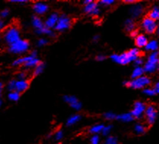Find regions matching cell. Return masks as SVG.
Listing matches in <instances>:
<instances>
[{
	"mask_svg": "<svg viewBox=\"0 0 159 144\" xmlns=\"http://www.w3.org/2000/svg\"><path fill=\"white\" fill-rule=\"evenodd\" d=\"M2 40V37H1L0 36V43H1V41Z\"/></svg>",
	"mask_w": 159,
	"mask_h": 144,
	"instance_id": "54",
	"label": "cell"
},
{
	"mask_svg": "<svg viewBox=\"0 0 159 144\" xmlns=\"http://www.w3.org/2000/svg\"><path fill=\"white\" fill-rule=\"evenodd\" d=\"M143 93L145 96H147V97H153V96H155V95L157 94L156 91L154 89V87L152 88L149 87V86H148V87L143 89Z\"/></svg>",
	"mask_w": 159,
	"mask_h": 144,
	"instance_id": "31",
	"label": "cell"
},
{
	"mask_svg": "<svg viewBox=\"0 0 159 144\" xmlns=\"http://www.w3.org/2000/svg\"><path fill=\"white\" fill-rule=\"evenodd\" d=\"M35 58H38V50H33L31 52H30L29 55H24V56H21L18 59H15V61H13V62L11 63V66L13 67H19V66H23L25 63H27L28 62H29L31 59H35Z\"/></svg>",
	"mask_w": 159,
	"mask_h": 144,
	"instance_id": "12",
	"label": "cell"
},
{
	"mask_svg": "<svg viewBox=\"0 0 159 144\" xmlns=\"http://www.w3.org/2000/svg\"><path fill=\"white\" fill-rule=\"evenodd\" d=\"M30 22H31V25L33 27L35 33H38V31H40V30H42L46 27L44 24V21L42 19L41 17L38 16L36 15H33L31 17Z\"/></svg>",
	"mask_w": 159,
	"mask_h": 144,
	"instance_id": "16",
	"label": "cell"
},
{
	"mask_svg": "<svg viewBox=\"0 0 159 144\" xmlns=\"http://www.w3.org/2000/svg\"><path fill=\"white\" fill-rule=\"evenodd\" d=\"M113 128H114V126H113V124H111L104 125V129H103L102 132H101V134L106 137L111 136V132H112Z\"/></svg>",
	"mask_w": 159,
	"mask_h": 144,
	"instance_id": "32",
	"label": "cell"
},
{
	"mask_svg": "<svg viewBox=\"0 0 159 144\" xmlns=\"http://www.w3.org/2000/svg\"><path fill=\"white\" fill-rule=\"evenodd\" d=\"M28 77H29V74H28V71H21L16 74V80H28Z\"/></svg>",
	"mask_w": 159,
	"mask_h": 144,
	"instance_id": "37",
	"label": "cell"
},
{
	"mask_svg": "<svg viewBox=\"0 0 159 144\" xmlns=\"http://www.w3.org/2000/svg\"><path fill=\"white\" fill-rule=\"evenodd\" d=\"M9 2L21 3V5H26V3L30 2V1H28V0H9Z\"/></svg>",
	"mask_w": 159,
	"mask_h": 144,
	"instance_id": "44",
	"label": "cell"
},
{
	"mask_svg": "<svg viewBox=\"0 0 159 144\" xmlns=\"http://www.w3.org/2000/svg\"><path fill=\"white\" fill-rule=\"evenodd\" d=\"M5 27H6V24L2 19H0V31L1 30H5Z\"/></svg>",
	"mask_w": 159,
	"mask_h": 144,
	"instance_id": "47",
	"label": "cell"
},
{
	"mask_svg": "<svg viewBox=\"0 0 159 144\" xmlns=\"http://www.w3.org/2000/svg\"><path fill=\"white\" fill-rule=\"evenodd\" d=\"M20 98H21V94L16 90L9 92L8 94V99L11 102H18Z\"/></svg>",
	"mask_w": 159,
	"mask_h": 144,
	"instance_id": "30",
	"label": "cell"
},
{
	"mask_svg": "<svg viewBox=\"0 0 159 144\" xmlns=\"http://www.w3.org/2000/svg\"><path fill=\"white\" fill-rule=\"evenodd\" d=\"M142 30L147 34H154L156 33L157 27H158V22L151 19L149 17L145 16L142 19L140 24Z\"/></svg>",
	"mask_w": 159,
	"mask_h": 144,
	"instance_id": "7",
	"label": "cell"
},
{
	"mask_svg": "<svg viewBox=\"0 0 159 144\" xmlns=\"http://www.w3.org/2000/svg\"><path fill=\"white\" fill-rule=\"evenodd\" d=\"M36 34L39 35V36L43 35V36L47 37V38L48 37V38H50V39L56 38L57 36V32H56L55 30H52V29H49V28H46V27L42 29V30H40V31H38V33H36Z\"/></svg>",
	"mask_w": 159,
	"mask_h": 144,
	"instance_id": "21",
	"label": "cell"
},
{
	"mask_svg": "<svg viewBox=\"0 0 159 144\" xmlns=\"http://www.w3.org/2000/svg\"><path fill=\"white\" fill-rule=\"evenodd\" d=\"M158 110L154 105L147 106L144 116L145 117V120H146V123L148 124V125H149V126L153 125L158 118Z\"/></svg>",
	"mask_w": 159,
	"mask_h": 144,
	"instance_id": "8",
	"label": "cell"
},
{
	"mask_svg": "<svg viewBox=\"0 0 159 144\" xmlns=\"http://www.w3.org/2000/svg\"><path fill=\"white\" fill-rule=\"evenodd\" d=\"M104 124L102 123H98L92 125V126L90 127L89 128V132L91 133V135H94V134H100L102 132L103 129H104Z\"/></svg>",
	"mask_w": 159,
	"mask_h": 144,
	"instance_id": "25",
	"label": "cell"
},
{
	"mask_svg": "<svg viewBox=\"0 0 159 144\" xmlns=\"http://www.w3.org/2000/svg\"><path fill=\"white\" fill-rule=\"evenodd\" d=\"M53 137L55 140L57 141H60L64 137V131L62 130H57L55 133H53Z\"/></svg>",
	"mask_w": 159,
	"mask_h": 144,
	"instance_id": "38",
	"label": "cell"
},
{
	"mask_svg": "<svg viewBox=\"0 0 159 144\" xmlns=\"http://www.w3.org/2000/svg\"><path fill=\"white\" fill-rule=\"evenodd\" d=\"M91 2H92V0H84V1L82 2V5L84 6H86V5L89 4Z\"/></svg>",
	"mask_w": 159,
	"mask_h": 144,
	"instance_id": "49",
	"label": "cell"
},
{
	"mask_svg": "<svg viewBox=\"0 0 159 144\" xmlns=\"http://www.w3.org/2000/svg\"><path fill=\"white\" fill-rule=\"evenodd\" d=\"M2 39L8 46L11 45L21 39V30L18 25L11 24L5 28V30H3Z\"/></svg>",
	"mask_w": 159,
	"mask_h": 144,
	"instance_id": "2",
	"label": "cell"
},
{
	"mask_svg": "<svg viewBox=\"0 0 159 144\" xmlns=\"http://www.w3.org/2000/svg\"><path fill=\"white\" fill-rule=\"evenodd\" d=\"M158 71L159 72V61H158Z\"/></svg>",
	"mask_w": 159,
	"mask_h": 144,
	"instance_id": "55",
	"label": "cell"
},
{
	"mask_svg": "<svg viewBox=\"0 0 159 144\" xmlns=\"http://www.w3.org/2000/svg\"><path fill=\"white\" fill-rule=\"evenodd\" d=\"M83 11L86 15L91 17H98L101 15V7L98 2L92 1L89 4L86 5L83 7Z\"/></svg>",
	"mask_w": 159,
	"mask_h": 144,
	"instance_id": "11",
	"label": "cell"
},
{
	"mask_svg": "<svg viewBox=\"0 0 159 144\" xmlns=\"http://www.w3.org/2000/svg\"><path fill=\"white\" fill-rule=\"evenodd\" d=\"M100 40V35L99 34H95L92 37V42L94 43H98Z\"/></svg>",
	"mask_w": 159,
	"mask_h": 144,
	"instance_id": "46",
	"label": "cell"
},
{
	"mask_svg": "<svg viewBox=\"0 0 159 144\" xmlns=\"http://www.w3.org/2000/svg\"><path fill=\"white\" fill-rule=\"evenodd\" d=\"M2 95L0 94V107L2 106Z\"/></svg>",
	"mask_w": 159,
	"mask_h": 144,
	"instance_id": "53",
	"label": "cell"
},
{
	"mask_svg": "<svg viewBox=\"0 0 159 144\" xmlns=\"http://www.w3.org/2000/svg\"><path fill=\"white\" fill-rule=\"evenodd\" d=\"M90 144H101V137L98 134L91 135L90 137Z\"/></svg>",
	"mask_w": 159,
	"mask_h": 144,
	"instance_id": "40",
	"label": "cell"
},
{
	"mask_svg": "<svg viewBox=\"0 0 159 144\" xmlns=\"http://www.w3.org/2000/svg\"><path fill=\"white\" fill-rule=\"evenodd\" d=\"M147 128L143 123H136L133 127V132L136 135H143L146 133Z\"/></svg>",
	"mask_w": 159,
	"mask_h": 144,
	"instance_id": "26",
	"label": "cell"
},
{
	"mask_svg": "<svg viewBox=\"0 0 159 144\" xmlns=\"http://www.w3.org/2000/svg\"><path fill=\"white\" fill-rule=\"evenodd\" d=\"M10 14V11L8 8H5V9H3L2 11L0 12V17H1V19H2V18H6L8 17V15Z\"/></svg>",
	"mask_w": 159,
	"mask_h": 144,
	"instance_id": "42",
	"label": "cell"
},
{
	"mask_svg": "<svg viewBox=\"0 0 159 144\" xmlns=\"http://www.w3.org/2000/svg\"><path fill=\"white\" fill-rule=\"evenodd\" d=\"M156 33H157V35H158V36L159 37V23H158V27H157Z\"/></svg>",
	"mask_w": 159,
	"mask_h": 144,
	"instance_id": "52",
	"label": "cell"
},
{
	"mask_svg": "<svg viewBox=\"0 0 159 144\" xmlns=\"http://www.w3.org/2000/svg\"><path fill=\"white\" fill-rule=\"evenodd\" d=\"M145 72L143 67H134L133 70L132 71L131 77L132 79H136L138 77L145 75Z\"/></svg>",
	"mask_w": 159,
	"mask_h": 144,
	"instance_id": "29",
	"label": "cell"
},
{
	"mask_svg": "<svg viewBox=\"0 0 159 144\" xmlns=\"http://www.w3.org/2000/svg\"><path fill=\"white\" fill-rule=\"evenodd\" d=\"M3 87H4V85H3V84L2 82H0V94H1L2 91L3 89Z\"/></svg>",
	"mask_w": 159,
	"mask_h": 144,
	"instance_id": "51",
	"label": "cell"
},
{
	"mask_svg": "<svg viewBox=\"0 0 159 144\" xmlns=\"http://www.w3.org/2000/svg\"><path fill=\"white\" fill-rule=\"evenodd\" d=\"M107 59V56L104 54H98V55H96L95 60L98 62H104Z\"/></svg>",
	"mask_w": 159,
	"mask_h": 144,
	"instance_id": "43",
	"label": "cell"
},
{
	"mask_svg": "<svg viewBox=\"0 0 159 144\" xmlns=\"http://www.w3.org/2000/svg\"><path fill=\"white\" fill-rule=\"evenodd\" d=\"M54 144H62V143H60V142H58V143H54Z\"/></svg>",
	"mask_w": 159,
	"mask_h": 144,
	"instance_id": "56",
	"label": "cell"
},
{
	"mask_svg": "<svg viewBox=\"0 0 159 144\" xmlns=\"http://www.w3.org/2000/svg\"><path fill=\"white\" fill-rule=\"evenodd\" d=\"M159 61V52H151L147 57L146 61L143 65L145 73L148 74H154L158 71V64Z\"/></svg>",
	"mask_w": 159,
	"mask_h": 144,
	"instance_id": "5",
	"label": "cell"
},
{
	"mask_svg": "<svg viewBox=\"0 0 159 144\" xmlns=\"http://www.w3.org/2000/svg\"><path fill=\"white\" fill-rule=\"evenodd\" d=\"M103 144H119V141H118L117 137L111 135L106 137L104 143Z\"/></svg>",
	"mask_w": 159,
	"mask_h": 144,
	"instance_id": "36",
	"label": "cell"
},
{
	"mask_svg": "<svg viewBox=\"0 0 159 144\" xmlns=\"http://www.w3.org/2000/svg\"><path fill=\"white\" fill-rule=\"evenodd\" d=\"M124 2L125 3H128V4H131V3H133V4H135V3H136V1H134V0H125Z\"/></svg>",
	"mask_w": 159,
	"mask_h": 144,
	"instance_id": "50",
	"label": "cell"
},
{
	"mask_svg": "<svg viewBox=\"0 0 159 144\" xmlns=\"http://www.w3.org/2000/svg\"><path fill=\"white\" fill-rule=\"evenodd\" d=\"M32 9L35 15L38 16H42L47 14L50 10V6L44 2H35L32 6Z\"/></svg>",
	"mask_w": 159,
	"mask_h": 144,
	"instance_id": "13",
	"label": "cell"
},
{
	"mask_svg": "<svg viewBox=\"0 0 159 144\" xmlns=\"http://www.w3.org/2000/svg\"><path fill=\"white\" fill-rule=\"evenodd\" d=\"M116 120L120 122L123 123H130L135 120L131 112H124L116 115Z\"/></svg>",
	"mask_w": 159,
	"mask_h": 144,
	"instance_id": "20",
	"label": "cell"
},
{
	"mask_svg": "<svg viewBox=\"0 0 159 144\" xmlns=\"http://www.w3.org/2000/svg\"><path fill=\"white\" fill-rule=\"evenodd\" d=\"M30 49V42L26 39H20L15 43L8 46V52L15 55H22L26 53Z\"/></svg>",
	"mask_w": 159,
	"mask_h": 144,
	"instance_id": "4",
	"label": "cell"
},
{
	"mask_svg": "<svg viewBox=\"0 0 159 144\" xmlns=\"http://www.w3.org/2000/svg\"><path fill=\"white\" fill-rule=\"evenodd\" d=\"M146 107L147 106L145 103L142 101H136L133 104V108L130 112L135 119H140L144 116Z\"/></svg>",
	"mask_w": 159,
	"mask_h": 144,
	"instance_id": "9",
	"label": "cell"
},
{
	"mask_svg": "<svg viewBox=\"0 0 159 144\" xmlns=\"http://www.w3.org/2000/svg\"><path fill=\"white\" fill-rule=\"evenodd\" d=\"M152 80L148 76L143 75L131 81H124L123 84L125 86L131 88L133 89H144L151 84Z\"/></svg>",
	"mask_w": 159,
	"mask_h": 144,
	"instance_id": "3",
	"label": "cell"
},
{
	"mask_svg": "<svg viewBox=\"0 0 159 144\" xmlns=\"http://www.w3.org/2000/svg\"><path fill=\"white\" fill-rule=\"evenodd\" d=\"M15 86H16V79L10 80L7 84V89L9 92L15 90Z\"/></svg>",
	"mask_w": 159,
	"mask_h": 144,
	"instance_id": "39",
	"label": "cell"
},
{
	"mask_svg": "<svg viewBox=\"0 0 159 144\" xmlns=\"http://www.w3.org/2000/svg\"><path fill=\"white\" fill-rule=\"evenodd\" d=\"M40 61L41 60H40L39 58H35V59H31V60H30L29 62H28L27 63H25V65H23L24 68L27 71L30 70V69H32V68L34 69L39 63H40Z\"/></svg>",
	"mask_w": 159,
	"mask_h": 144,
	"instance_id": "27",
	"label": "cell"
},
{
	"mask_svg": "<svg viewBox=\"0 0 159 144\" xmlns=\"http://www.w3.org/2000/svg\"><path fill=\"white\" fill-rule=\"evenodd\" d=\"M154 89L156 91L157 94H159V80L157 81V82L155 84V86H154Z\"/></svg>",
	"mask_w": 159,
	"mask_h": 144,
	"instance_id": "48",
	"label": "cell"
},
{
	"mask_svg": "<svg viewBox=\"0 0 159 144\" xmlns=\"http://www.w3.org/2000/svg\"><path fill=\"white\" fill-rule=\"evenodd\" d=\"M145 50L146 52H158L159 50V42L157 40H148V43L145 46Z\"/></svg>",
	"mask_w": 159,
	"mask_h": 144,
	"instance_id": "19",
	"label": "cell"
},
{
	"mask_svg": "<svg viewBox=\"0 0 159 144\" xmlns=\"http://www.w3.org/2000/svg\"><path fill=\"white\" fill-rule=\"evenodd\" d=\"M135 40V45L138 49H144L145 46L147 45L148 42V37L144 33H139L136 38L134 39Z\"/></svg>",
	"mask_w": 159,
	"mask_h": 144,
	"instance_id": "18",
	"label": "cell"
},
{
	"mask_svg": "<svg viewBox=\"0 0 159 144\" xmlns=\"http://www.w3.org/2000/svg\"><path fill=\"white\" fill-rule=\"evenodd\" d=\"M139 34V31H138V30H133V31L130 32V33H129L130 37H133V39L136 38V37L137 36H138Z\"/></svg>",
	"mask_w": 159,
	"mask_h": 144,
	"instance_id": "45",
	"label": "cell"
},
{
	"mask_svg": "<svg viewBox=\"0 0 159 144\" xmlns=\"http://www.w3.org/2000/svg\"><path fill=\"white\" fill-rule=\"evenodd\" d=\"M30 81L29 80H16V86L15 90L20 94H23L29 89Z\"/></svg>",
	"mask_w": 159,
	"mask_h": 144,
	"instance_id": "17",
	"label": "cell"
},
{
	"mask_svg": "<svg viewBox=\"0 0 159 144\" xmlns=\"http://www.w3.org/2000/svg\"><path fill=\"white\" fill-rule=\"evenodd\" d=\"M141 50L137 47H135L121 54H112L110 56V59L112 62L118 65H126L134 62L137 58L141 56Z\"/></svg>",
	"mask_w": 159,
	"mask_h": 144,
	"instance_id": "1",
	"label": "cell"
},
{
	"mask_svg": "<svg viewBox=\"0 0 159 144\" xmlns=\"http://www.w3.org/2000/svg\"><path fill=\"white\" fill-rule=\"evenodd\" d=\"M72 26V19L66 14H61L59 17L58 22L56 25L54 30L57 33H64L67 31Z\"/></svg>",
	"mask_w": 159,
	"mask_h": 144,
	"instance_id": "6",
	"label": "cell"
},
{
	"mask_svg": "<svg viewBox=\"0 0 159 144\" xmlns=\"http://www.w3.org/2000/svg\"><path fill=\"white\" fill-rule=\"evenodd\" d=\"M144 6L143 4L140 3H135L131 6L129 10V12L131 18L134 19V18H139L141 17V15L144 12Z\"/></svg>",
	"mask_w": 159,
	"mask_h": 144,
	"instance_id": "15",
	"label": "cell"
},
{
	"mask_svg": "<svg viewBox=\"0 0 159 144\" xmlns=\"http://www.w3.org/2000/svg\"><path fill=\"white\" fill-rule=\"evenodd\" d=\"M148 17L155 21H159V6L155 5L152 7L151 9L148 12Z\"/></svg>",
	"mask_w": 159,
	"mask_h": 144,
	"instance_id": "23",
	"label": "cell"
},
{
	"mask_svg": "<svg viewBox=\"0 0 159 144\" xmlns=\"http://www.w3.org/2000/svg\"><path fill=\"white\" fill-rule=\"evenodd\" d=\"M116 113H114V111H107V112L104 113L103 114V117H104V119L106 121H114V120H116Z\"/></svg>",
	"mask_w": 159,
	"mask_h": 144,
	"instance_id": "33",
	"label": "cell"
},
{
	"mask_svg": "<svg viewBox=\"0 0 159 144\" xmlns=\"http://www.w3.org/2000/svg\"><path fill=\"white\" fill-rule=\"evenodd\" d=\"M49 43H50V41H49L48 38H47V37H40L37 41L36 45L39 48H41V47H44L48 45Z\"/></svg>",
	"mask_w": 159,
	"mask_h": 144,
	"instance_id": "35",
	"label": "cell"
},
{
	"mask_svg": "<svg viewBox=\"0 0 159 144\" xmlns=\"http://www.w3.org/2000/svg\"><path fill=\"white\" fill-rule=\"evenodd\" d=\"M45 68H46L45 62H42V61H40V63H39L38 65H37L36 67H35L33 69V72H32V76H33L34 77H38V76H40V74H43V72H44Z\"/></svg>",
	"mask_w": 159,
	"mask_h": 144,
	"instance_id": "24",
	"label": "cell"
},
{
	"mask_svg": "<svg viewBox=\"0 0 159 144\" xmlns=\"http://www.w3.org/2000/svg\"><path fill=\"white\" fill-rule=\"evenodd\" d=\"M133 64H134V67H143L145 64V61L143 58L140 56L137 58L136 60L133 62Z\"/></svg>",
	"mask_w": 159,
	"mask_h": 144,
	"instance_id": "41",
	"label": "cell"
},
{
	"mask_svg": "<svg viewBox=\"0 0 159 144\" xmlns=\"http://www.w3.org/2000/svg\"><path fill=\"white\" fill-rule=\"evenodd\" d=\"M98 4L100 7L108 8L114 6L115 4V1L114 0H101L98 2Z\"/></svg>",
	"mask_w": 159,
	"mask_h": 144,
	"instance_id": "34",
	"label": "cell"
},
{
	"mask_svg": "<svg viewBox=\"0 0 159 144\" xmlns=\"http://www.w3.org/2000/svg\"><path fill=\"white\" fill-rule=\"evenodd\" d=\"M125 30L127 32H132L133 30H136V22L133 18H128L124 22Z\"/></svg>",
	"mask_w": 159,
	"mask_h": 144,
	"instance_id": "28",
	"label": "cell"
},
{
	"mask_svg": "<svg viewBox=\"0 0 159 144\" xmlns=\"http://www.w3.org/2000/svg\"><path fill=\"white\" fill-rule=\"evenodd\" d=\"M81 120H82V115L79 114H73L67 118L66 125L67 127H72L79 123Z\"/></svg>",
	"mask_w": 159,
	"mask_h": 144,
	"instance_id": "22",
	"label": "cell"
},
{
	"mask_svg": "<svg viewBox=\"0 0 159 144\" xmlns=\"http://www.w3.org/2000/svg\"><path fill=\"white\" fill-rule=\"evenodd\" d=\"M60 14L58 12H52L44 20V24L46 28L54 30L57 22H58Z\"/></svg>",
	"mask_w": 159,
	"mask_h": 144,
	"instance_id": "14",
	"label": "cell"
},
{
	"mask_svg": "<svg viewBox=\"0 0 159 144\" xmlns=\"http://www.w3.org/2000/svg\"><path fill=\"white\" fill-rule=\"evenodd\" d=\"M62 100L68 104L72 109L76 111H79L82 108V103L75 96L73 95H64L62 96Z\"/></svg>",
	"mask_w": 159,
	"mask_h": 144,
	"instance_id": "10",
	"label": "cell"
}]
</instances>
